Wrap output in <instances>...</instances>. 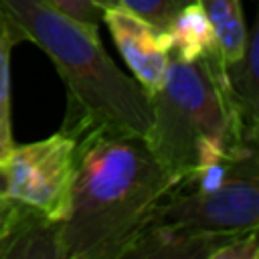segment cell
Masks as SVG:
<instances>
[{"label": "cell", "mask_w": 259, "mask_h": 259, "mask_svg": "<svg viewBox=\"0 0 259 259\" xmlns=\"http://www.w3.org/2000/svg\"><path fill=\"white\" fill-rule=\"evenodd\" d=\"M174 178L140 134L91 127L77 138L71 202L59 223L63 259H113L150 227Z\"/></svg>", "instance_id": "6da1fadb"}, {"label": "cell", "mask_w": 259, "mask_h": 259, "mask_svg": "<svg viewBox=\"0 0 259 259\" xmlns=\"http://www.w3.org/2000/svg\"><path fill=\"white\" fill-rule=\"evenodd\" d=\"M24 40L34 42L55 65L67 89L61 132L75 140L91 127L144 136L152 123L148 93L105 53L99 30L63 14L45 0H0Z\"/></svg>", "instance_id": "7a4b0ae2"}, {"label": "cell", "mask_w": 259, "mask_h": 259, "mask_svg": "<svg viewBox=\"0 0 259 259\" xmlns=\"http://www.w3.org/2000/svg\"><path fill=\"white\" fill-rule=\"evenodd\" d=\"M148 148L174 182L202 166L257 146L227 91L223 59L212 51L194 61L170 55L162 87L150 95Z\"/></svg>", "instance_id": "3957f363"}, {"label": "cell", "mask_w": 259, "mask_h": 259, "mask_svg": "<svg viewBox=\"0 0 259 259\" xmlns=\"http://www.w3.org/2000/svg\"><path fill=\"white\" fill-rule=\"evenodd\" d=\"M259 223L257 146L239 152L225 180L212 190L172 186L152 212L150 227H182L204 233L245 235Z\"/></svg>", "instance_id": "277c9868"}, {"label": "cell", "mask_w": 259, "mask_h": 259, "mask_svg": "<svg viewBox=\"0 0 259 259\" xmlns=\"http://www.w3.org/2000/svg\"><path fill=\"white\" fill-rule=\"evenodd\" d=\"M75 146L77 140L61 130L32 144H14L0 162L4 194L61 223L71 202Z\"/></svg>", "instance_id": "5b68a950"}, {"label": "cell", "mask_w": 259, "mask_h": 259, "mask_svg": "<svg viewBox=\"0 0 259 259\" xmlns=\"http://www.w3.org/2000/svg\"><path fill=\"white\" fill-rule=\"evenodd\" d=\"M101 22L109 28V34L136 83L148 93V97L156 93L164 83L170 63L172 45L168 32L154 30L146 20L117 6H107L101 12Z\"/></svg>", "instance_id": "8992f818"}, {"label": "cell", "mask_w": 259, "mask_h": 259, "mask_svg": "<svg viewBox=\"0 0 259 259\" xmlns=\"http://www.w3.org/2000/svg\"><path fill=\"white\" fill-rule=\"evenodd\" d=\"M241 235L204 233L182 227L152 225L113 259H204Z\"/></svg>", "instance_id": "52a82bcc"}, {"label": "cell", "mask_w": 259, "mask_h": 259, "mask_svg": "<svg viewBox=\"0 0 259 259\" xmlns=\"http://www.w3.org/2000/svg\"><path fill=\"white\" fill-rule=\"evenodd\" d=\"M0 259H63L59 223L20 204L0 235Z\"/></svg>", "instance_id": "ba28073f"}, {"label": "cell", "mask_w": 259, "mask_h": 259, "mask_svg": "<svg viewBox=\"0 0 259 259\" xmlns=\"http://www.w3.org/2000/svg\"><path fill=\"white\" fill-rule=\"evenodd\" d=\"M259 28L249 30L245 53L233 61L223 63L227 91L243 121V125L257 134L259 127Z\"/></svg>", "instance_id": "9c48e42d"}, {"label": "cell", "mask_w": 259, "mask_h": 259, "mask_svg": "<svg viewBox=\"0 0 259 259\" xmlns=\"http://www.w3.org/2000/svg\"><path fill=\"white\" fill-rule=\"evenodd\" d=\"M166 32L172 45L170 55L180 61H194L212 51H219L212 26L198 2L186 4L176 14Z\"/></svg>", "instance_id": "30bf717a"}, {"label": "cell", "mask_w": 259, "mask_h": 259, "mask_svg": "<svg viewBox=\"0 0 259 259\" xmlns=\"http://www.w3.org/2000/svg\"><path fill=\"white\" fill-rule=\"evenodd\" d=\"M214 32L217 49L223 63L237 61L247 47L249 30L245 24V14L241 0H196Z\"/></svg>", "instance_id": "8fae6325"}, {"label": "cell", "mask_w": 259, "mask_h": 259, "mask_svg": "<svg viewBox=\"0 0 259 259\" xmlns=\"http://www.w3.org/2000/svg\"><path fill=\"white\" fill-rule=\"evenodd\" d=\"M22 40V30L0 6V162L10 154L14 146L10 125V51Z\"/></svg>", "instance_id": "7c38bea8"}, {"label": "cell", "mask_w": 259, "mask_h": 259, "mask_svg": "<svg viewBox=\"0 0 259 259\" xmlns=\"http://www.w3.org/2000/svg\"><path fill=\"white\" fill-rule=\"evenodd\" d=\"M190 2L196 0H107L109 6H117L140 16L158 32H166L176 14Z\"/></svg>", "instance_id": "4fadbf2b"}, {"label": "cell", "mask_w": 259, "mask_h": 259, "mask_svg": "<svg viewBox=\"0 0 259 259\" xmlns=\"http://www.w3.org/2000/svg\"><path fill=\"white\" fill-rule=\"evenodd\" d=\"M63 14L79 20L81 24H87L91 28L101 26V12L109 6L107 0H45Z\"/></svg>", "instance_id": "5bb4252c"}, {"label": "cell", "mask_w": 259, "mask_h": 259, "mask_svg": "<svg viewBox=\"0 0 259 259\" xmlns=\"http://www.w3.org/2000/svg\"><path fill=\"white\" fill-rule=\"evenodd\" d=\"M204 259H259V243H257V231L245 233L223 247L214 249Z\"/></svg>", "instance_id": "9a60e30c"}, {"label": "cell", "mask_w": 259, "mask_h": 259, "mask_svg": "<svg viewBox=\"0 0 259 259\" xmlns=\"http://www.w3.org/2000/svg\"><path fill=\"white\" fill-rule=\"evenodd\" d=\"M18 206H20V202H16L10 196H6L4 192H0V235L8 227V223L12 221L14 212L18 210Z\"/></svg>", "instance_id": "2e32d148"}, {"label": "cell", "mask_w": 259, "mask_h": 259, "mask_svg": "<svg viewBox=\"0 0 259 259\" xmlns=\"http://www.w3.org/2000/svg\"><path fill=\"white\" fill-rule=\"evenodd\" d=\"M0 192H4V174H2V166H0Z\"/></svg>", "instance_id": "e0dca14e"}]
</instances>
